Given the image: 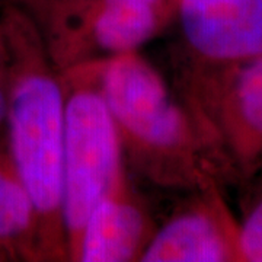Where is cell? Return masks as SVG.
<instances>
[{
    "label": "cell",
    "mask_w": 262,
    "mask_h": 262,
    "mask_svg": "<svg viewBox=\"0 0 262 262\" xmlns=\"http://www.w3.org/2000/svg\"><path fill=\"white\" fill-rule=\"evenodd\" d=\"M9 51L8 151L35 206L42 261H69L63 220L64 88L41 32L10 13L0 24Z\"/></svg>",
    "instance_id": "1"
},
{
    "label": "cell",
    "mask_w": 262,
    "mask_h": 262,
    "mask_svg": "<svg viewBox=\"0 0 262 262\" xmlns=\"http://www.w3.org/2000/svg\"><path fill=\"white\" fill-rule=\"evenodd\" d=\"M113 115L124 162L163 188L192 179V136L188 115L166 80L137 51L89 60Z\"/></svg>",
    "instance_id": "2"
},
{
    "label": "cell",
    "mask_w": 262,
    "mask_h": 262,
    "mask_svg": "<svg viewBox=\"0 0 262 262\" xmlns=\"http://www.w3.org/2000/svg\"><path fill=\"white\" fill-rule=\"evenodd\" d=\"M64 88L63 220L69 261H77L86 220L125 169L118 131L89 61L60 73Z\"/></svg>",
    "instance_id": "3"
},
{
    "label": "cell",
    "mask_w": 262,
    "mask_h": 262,
    "mask_svg": "<svg viewBox=\"0 0 262 262\" xmlns=\"http://www.w3.org/2000/svg\"><path fill=\"white\" fill-rule=\"evenodd\" d=\"M179 18L188 46L207 60L262 56V0H181Z\"/></svg>",
    "instance_id": "4"
},
{
    "label": "cell",
    "mask_w": 262,
    "mask_h": 262,
    "mask_svg": "<svg viewBox=\"0 0 262 262\" xmlns=\"http://www.w3.org/2000/svg\"><path fill=\"white\" fill-rule=\"evenodd\" d=\"M155 230L149 210L124 169L88 217L77 261H139Z\"/></svg>",
    "instance_id": "5"
},
{
    "label": "cell",
    "mask_w": 262,
    "mask_h": 262,
    "mask_svg": "<svg viewBox=\"0 0 262 262\" xmlns=\"http://www.w3.org/2000/svg\"><path fill=\"white\" fill-rule=\"evenodd\" d=\"M158 8L131 0H101L67 50L64 69L75 66L79 54L91 48L106 57L137 51L159 28Z\"/></svg>",
    "instance_id": "6"
},
{
    "label": "cell",
    "mask_w": 262,
    "mask_h": 262,
    "mask_svg": "<svg viewBox=\"0 0 262 262\" xmlns=\"http://www.w3.org/2000/svg\"><path fill=\"white\" fill-rule=\"evenodd\" d=\"M232 248L223 227L204 207L178 210L156 227L141 253V262L227 261Z\"/></svg>",
    "instance_id": "7"
},
{
    "label": "cell",
    "mask_w": 262,
    "mask_h": 262,
    "mask_svg": "<svg viewBox=\"0 0 262 262\" xmlns=\"http://www.w3.org/2000/svg\"><path fill=\"white\" fill-rule=\"evenodd\" d=\"M42 261L35 206L6 146H0V261Z\"/></svg>",
    "instance_id": "8"
},
{
    "label": "cell",
    "mask_w": 262,
    "mask_h": 262,
    "mask_svg": "<svg viewBox=\"0 0 262 262\" xmlns=\"http://www.w3.org/2000/svg\"><path fill=\"white\" fill-rule=\"evenodd\" d=\"M232 121L246 137L262 139V56L244 60L229 94Z\"/></svg>",
    "instance_id": "9"
},
{
    "label": "cell",
    "mask_w": 262,
    "mask_h": 262,
    "mask_svg": "<svg viewBox=\"0 0 262 262\" xmlns=\"http://www.w3.org/2000/svg\"><path fill=\"white\" fill-rule=\"evenodd\" d=\"M239 253L244 259L262 262V201L251 211L237 234Z\"/></svg>",
    "instance_id": "10"
},
{
    "label": "cell",
    "mask_w": 262,
    "mask_h": 262,
    "mask_svg": "<svg viewBox=\"0 0 262 262\" xmlns=\"http://www.w3.org/2000/svg\"><path fill=\"white\" fill-rule=\"evenodd\" d=\"M9 98V51L0 27V125L6 120Z\"/></svg>",
    "instance_id": "11"
},
{
    "label": "cell",
    "mask_w": 262,
    "mask_h": 262,
    "mask_svg": "<svg viewBox=\"0 0 262 262\" xmlns=\"http://www.w3.org/2000/svg\"><path fill=\"white\" fill-rule=\"evenodd\" d=\"M131 2H141V3H149V5H155L159 6L160 0H131Z\"/></svg>",
    "instance_id": "12"
}]
</instances>
